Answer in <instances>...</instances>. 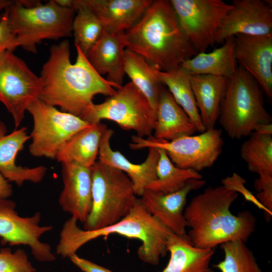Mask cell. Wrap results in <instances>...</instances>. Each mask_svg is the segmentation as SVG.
Returning <instances> with one entry per match:
<instances>
[{
  "mask_svg": "<svg viewBox=\"0 0 272 272\" xmlns=\"http://www.w3.org/2000/svg\"><path fill=\"white\" fill-rule=\"evenodd\" d=\"M76 61L70 60V45L64 39L52 45L39 76L42 87L39 98L60 107L61 111L80 117L94 102L98 94L111 96L115 86L100 75L86 55L76 46Z\"/></svg>",
  "mask_w": 272,
  "mask_h": 272,
  "instance_id": "cell-1",
  "label": "cell"
},
{
  "mask_svg": "<svg viewBox=\"0 0 272 272\" xmlns=\"http://www.w3.org/2000/svg\"><path fill=\"white\" fill-rule=\"evenodd\" d=\"M238 196L222 185L209 187L191 199L184 216L190 229L187 236L193 245L214 249L232 241L246 243L255 230L256 219L248 210L232 214L230 208Z\"/></svg>",
  "mask_w": 272,
  "mask_h": 272,
  "instance_id": "cell-2",
  "label": "cell"
},
{
  "mask_svg": "<svg viewBox=\"0 0 272 272\" xmlns=\"http://www.w3.org/2000/svg\"><path fill=\"white\" fill-rule=\"evenodd\" d=\"M124 35L126 48L161 71L178 69L198 53L184 33L170 1H153Z\"/></svg>",
  "mask_w": 272,
  "mask_h": 272,
  "instance_id": "cell-3",
  "label": "cell"
},
{
  "mask_svg": "<svg viewBox=\"0 0 272 272\" xmlns=\"http://www.w3.org/2000/svg\"><path fill=\"white\" fill-rule=\"evenodd\" d=\"M77 223L71 217L63 225L56 248V253L63 258H69L92 240L116 234L140 240L142 244L138 249L139 257L145 263L156 265L167 252V241L172 232L147 211L139 198L126 216L109 226L86 230L80 228Z\"/></svg>",
  "mask_w": 272,
  "mask_h": 272,
  "instance_id": "cell-4",
  "label": "cell"
},
{
  "mask_svg": "<svg viewBox=\"0 0 272 272\" xmlns=\"http://www.w3.org/2000/svg\"><path fill=\"white\" fill-rule=\"evenodd\" d=\"M263 91L256 81L242 66L227 80L218 120L232 139L248 137L260 124L271 123L266 110Z\"/></svg>",
  "mask_w": 272,
  "mask_h": 272,
  "instance_id": "cell-5",
  "label": "cell"
},
{
  "mask_svg": "<svg viewBox=\"0 0 272 272\" xmlns=\"http://www.w3.org/2000/svg\"><path fill=\"white\" fill-rule=\"evenodd\" d=\"M5 11L18 46L27 51L36 53L37 44L43 40L72 35L76 10L61 7L54 0L32 7L14 1Z\"/></svg>",
  "mask_w": 272,
  "mask_h": 272,
  "instance_id": "cell-6",
  "label": "cell"
},
{
  "mask_svg": "<svg viewBox=\"0 0 272 272\" xmlns=\"http://www.w3.org/2000/svg\"><path fill=\"white\" fill-rule=\"evenodd\" d=\"M92 208L84 229L94 230L115 224L126 216L137 198L133 184L123 172L99 161L91 168Z\"/></svg>",
  "mask_w": 272,
  "mask_h": 272,
  "instance_id": "cell-7",
  "label": "cell"
},
{
  "mask_svg": "<svg viewBox=\"0 0 272 272\" xmlns=\"http://www.w3.org/2000/svg\"><path fill=\"white\" fill-rule=\"evenodd\" d=\"M80 117L90 124L111 120L141 138L152 135L156 121V113L148 100L132 82L117 89L102 103H94Z\"/></svg>",
  "mask_w": 272,
  "mask_h": 272,
  "instance_id": "cell-8",
  "label": "cell"
},
{
  "mask_svg": "<svg viewBox=\"0 0 272 272\" xmlns=\"http://www.w3.org/2000/svg\"><path fill=\"white\" fill-rule=\"evenodd\" d=\"M131 142L129 146L132 150L162 149L176 166L198 172L214 165L224 146L222 131L216 127L198 135L183 136L170 141L152 135L146 139L133 135Z\"/></svg>",
  "mask_w": 272,
  "mask_h": 272,
  "instance_id": "cell-9",
  "label": "cell"
},
{
  "mask_svg": "<svg viewBox=\"0 0 272 272\" xmlns=\"http://www.w3.org/2000/svg\"><path fill=\"white\" fill-rule=\"evenodd\" d=\"M27 111L33 121L30 134V154L35 157L55 159L60 148L75 134L91 124L74 114L58 110L39 98Z\"/></svg>",
  "mask_w": 272,
  "mask_h": 272,
  "instance_id": "cell-10",
  "label": "cell"
},
{
  "mask_svg": "<svg viewBox=\"0 0 272 272\" xmlns=\"http://www.w3.org/2000/svg\"><path fill=\"white\" fill-rule=\"evenodd\" d=\"M41 87L40 77L13 51L0 52V102L11 114L15 129L22 122L28 107L39 97Z\"/></svg>",
  "mask_w": 272,
  "mask_h": 272,
  "instance_id": "cell-11",
  "label": "cell"
},
{
  "mask_svg": "<svg viewBox=\"0 0 272 272\" xmlns=\"http://www.w3.org/2000/svg\"><path fill=\"white\" fill-rule=\"evenodd\" d=\"M180 26L197 53L216 43L231 4L222 0H171Z\"/></svg>",
  "mask_w": 272,
  "mask_h": 272,
  "instance_id": "cell-12",
  "label": "cell"
},
{
  "mask_svg": "<svg viewBox=\"0 0 272 272\" xmlns=\"http://www.w3.org/2000/svg\"><path fill=\"white\" fill-rule=\"evenodd\" d=\"M41 214L20 216L15 202L0 197V238L1 243L10 246H28L36 259L40 262L55 260L51 246L40 240L44 234L52 230L51 225H41Z\"/></svg>",
  "mask_w": 272,
  "mask_h": 272,
  "instance_id": "cell-13",
  "label": "cell"
},
{
  "mask_svg": "<svg viewBox=\"0 0 272 272\" xmlns=\"http://www.w3.org/2000/svg\"><path fill=\"white\" fill-rule=\"evenodd\" d=\"M232 8L218 31L220 44L238 34L263 35L272 33V8L261 0H234Z\"/></svg>",
  "mask_w": 272,
  "mask_h": 272,
  "instance_id": "cell-14",
  "label": "cell"
},
{
  "mask_svg": "<svg viewBox=\"0 0 272 272\" xmlns=\"http://www.w3.org/2000/svg\"><path fill=\"white\" fill-rule=\"evenodd\" d=\"M235 57L239 65L272 98V33L263 35L238 34L234 36Z\"/></svg>",
  "mask_w": 272,
  "mask_h": 272,
  "instance_id": "cell-15",
  "label": "cell"
},
{
  "mask_svg": "<svg viewBox=\"0 0 272 272\" xmlns=\"http://www.w3.org/2000/svg\"><path fill=\"white\" fill-rule=\"evenodd\" d=\"M202 179L189 180L181 189L162 193L146 189L140 200L147 211L173 233L186 235L187 224L184 216L188 195L206 184Z\"/></svg>",
  "mask_w": 272,
  "mask_h": 272,
  "instance_id": "cell-16",
  "label": "cell"
},
{
  "mask_svg": "<svg viewBox=\"0 0 272 272\" xmlns=\"http://www.w3.org/2000/svg\"><path fill=\"white\" fill-rule=\"evenodd\" d=\"M63 189L58 202L61 209L84 223L92 208L91 168L74 163H62Z\"/></svg>",
  "mask_w": 272,
  "mask_h": 272,
  "instance_id": "cell-17",
  "label": "cell"
},
{
  "mask_svg": "<svg viewBox=\"0 0 272 272\" xmlns=\"http://www.w3.org/2000/svg\"><path fill=\"white\" fill-rule=\"evenodd\" d=\"M30 139L26 127L16 128L7 133L6 124L0 120V173L8 181L19 186L26 181L41 182L47 170L44 166L28 167L16 164L18 154Z\"/></svg>",
  "mask_w": 272,
  "mask_h": 272,
  "instance_id": "cell-18",
  "label": "cell"
},
{
  "mask_svg": "<svg viewBox=\"0 0 272 272\" xmlns=\"http://www.w3.org/2000/svg\"><path fill=\"white\" fill-rule=\"evenodd\" d=\"M113 130L107 128L101 139L98 158L100 162L125 173L133 184L135 195L141 196L147 186L157 179L156 168L159 158L157 148H149L145 161L141 164L129 161L120 152L110 146Z\"/></svg>",
  "mask_w": 272,
  "mask_h": 272,
  "instance_id": "cell-19",
  "label": "cell"
},
{
  "mask_svg": "<svg viewBox=\"0 0 272 272\" xmlns=\"http://www.w3.org/2000/svg\"><path fill=\"white\" fill-rule=\"evenodd\" d=\"M124 33H111L104 30L86 55L94 70L101 76L107 75L106 80L116 89L122 86L125 75Z\"/></svg>",
  "mask_w": 272,
  "mask_h": 272,
  "instance_id": "cell-20",
  "label": "cell"
},
{
  "mask_svg": "<svg viewBox=\"0 0 272 272\" xmlns=\"http://www.w3.org/2000/svg\"><path fill=\"white\" fill-rule=\"evenodd\" d=\"M101 22L104 30L124 33L142 17L153 0H80Z\"/></svg>",
  "mask_w": 272,
  "mask_h": 272,
  "instance_id": "cell-21",
  "label": "cell"
},
{
  "mask_svg": "<svg viewBox=\"0 0 272 272\" xmlns=\"http://www.w3.org/2000/svg\"><path fill=\"white\" fill-rule=\"evenodd\" d=\"M170 258L161 272H216L210 266L214 249L193 245L186 235L171 232L167 241Z\"/></svg>",
  "mask_w": 272,
  "mask_h": 272,
  "instance_id": "cell-22",
  "label": "cell"
},
{
  "mask_svg": "<svg viewBox=\"0 0 272 272\" xmlns=\"http://www.w3.org/2000/svg\"><path fill=\"white\" fill-rule=\"evenodd\" d=\"M154 137L168 141L193 135L196 127L168 90L163 85L159 99Z\"/></svg>",
  "mask_w": 272,
  "mask_h": 272,
  "instance_id": "cell-23",
  "label": "cell"
},
{
  "mask_svg": "<svg viewBox=\"0 0 272 272\" xmlns=\"http://www.w3.org/2000/svg\"><path fill=\"white\" fill-rule=\"evenodd\" d=\"M189 79L196 106L205 129L215 127L228 79L210 75L189 76Z\"/></svg>",
  "mask_w": 272,
  "mask_h": 272,
  "instance_id": "cell-24",
  "label": "cell"
},
{
  "mask_svg": "<svg viewBox=\"0 0 272 272\" xmlns=\"http://www.w3.org/2000/svg\"><path fill=\"white\" fill-rule=\"evenodd\" d=\"M179 67L189 76L210 75L229 79L238 67L234 37L226 39L220 47L212 52L198 53Z\"/></svg>",
  "mask_w": 272,
  "mask_h": 272,
  "instance_id": "cell-25",
  "label": "cell"
},
{
  "mask_svg": "<svg viewBox=\"0 0 272 272\" xmlns=\"http://www.w3.org/2000/svg\"><path fill=\"white\" fill-rule=\"evenodd\" d=\"M107 128L101 123L91 124L73 135L59 149L55 159L91 168L96 163L103 133Z\"/></svg>",
  "mask_w": 272,
  "mask_h": 272,
  "instance_id": "cell-26",
  "label": "cell"
},
{
  "mask_svg": "<svg viewBox=\"0 0 272 272\" xmlns=\"http://www.w3.org/2000/svg\"><path fill=\"white\" fill-rule=\"evenodd\" d=\"M156 69L139 54L127 48L125 49V74L130 78L131 82L146 97L156 113L163 85L156 75Z\"/></svg>",
  "mask_w": 272,
  "mask_h": 272,
  "instance_id": "cell-27",
  "label": "cell"
},
{
  "mask_svg": "<svg viewBox=\"0 0 272 272\" xmlns=\"http://www.w3.org/2000/svg\"><path fill=\"white\" fill-rule=\"evenodd\" d=\"M155 73L161 84L168 87L175 101L190 118L197 131L204 132L206 129L196 106L189 76L179 67L168 71H161L156 69Z\"/></svg>",
  "mask_w": 272,
  "mask_h": 272,
  "instance_id": "cell-28",
  "label": "cell"
},
{
  "mask_svg": "<svg viewBox=\"0 0 272 272\" xmlns=\"http://www.w3.org/2000/svg\"><path fill=\"white\" fill-rule=\"evenodd\" d=\"M158 149L159 158L156 168L157 179L146 189L169 193L181 189L190 179H202V175L198 172L176 166L163 149Z\"/></svg>",
  "mask_w": 272,
  "mask_h": 272,
  "instance_id": "cell-29",
  "label": "cell"
},
{
  "mask_svg": "<svg viewBox=\"0 0 272 272\" xmlns=\"http://www.w3.org/2000/svg\"><path fill=\"white\" fill-rule=\"evenodd\" d=\"M248 137L240 150L248 170L258 175H272V135L253 132Z\"/></svg>",
  "mask_w": 272,
  "mask_h": 272,
  "instance_id": "cell-30",
  "label": "cell"
},
{
  "mask_svg": "<svg viewBox=\"0 0 272 272\" xmlns=\"http://www.w3.org/2000/svg\"><path fill=\"white\" fill-rule=\"evenodd\" d=\"M76 13L73 23L75 46L86 55L99 38L104 27L95 14L80 0H74Z\"/></svg>",
  "mask_w": 272,
  "mask_h": 272,
  "instance_id": "cell-31",
  "label": "cell"
},
{
  "mask_svg": "<svg viewBox=\"0 0 272 272\" xmlns=\"http://www.w3.org/2000/svg\"><path fill=\"white\" fill-rule=\"evenodd\" d=\"M221 247L224 259L214 265L221 272H262L253 252L245 242L232 241Z\"/></svg>",
  "mask_w": 272,
  "mask_h": 272,
  "instance_id": "cell-32",
  "label": "cell"
},
{
  "mask_svg": "<svg viewBox=\"0 0 272 272\" xmlns=\"http://www.w3.org/2000/svg\"><path fill=\"white\" fill-rule=\"evenodd\" d=\"M36 270L23 249H18L13 252L8 247L0 249V272H35Z\"/></svg>",
  "mask_w": 272,
  "mask_h": 272,
  "instance_id": "cell-33",
  "label": "cell"
},
{
  "mask_svg": "<svg viewBox=\"0 0 272 272\" xmlns=\"http://www.w3.org/2000/svg\"><path fill=\"white\" fill-rule=\"evenodd\" d=\"M246 180L237 173H233L231 176H228L222 181V185L227 189L235 191L238 194H241L246 201L254 204L259 209L264 212L265 217L269 218L272 216V212L265 208L256 198L244 184Z\"/></svg>",
  "mask_w": 272,
  "mask_h": 272,
  "instance_id": "cell-34",
  "label": "cell"
},
{
  "mask_svg": "<svg viewBox=\"0 0 272 272\" xmlns=\"http://www.w3.org/2000/svg\"><path fill=\"white\" fill-rule=\"evenodd\" d=\"M254 180V186L257 191L258 200L272 212V175L261 174Z\"/></svg>",
  "mask_w": 272,
  "mask_h": 272,
  "instance_id": "cell-35",
  "label": "cell"
},
{
  "mask_svg": "<svg viewBox=\"0 0 272 272\" xmlns=\"http://www.w3.org/2000/svg\"><path fill=\"white\" fill-rule=\"evenodd\" d=\"M18 47L16 37L10 28L4 11L0 19V52L6 50L14 51Z\"/></svg>",
  "mask_w": 272,
  "mask_h": 272,
  "instance_id": "cell-36",
  "label": "cell"
},
{
  "mask_svg": "<svg viewBox=\"0 0 272 272\" xmlns=\"http://www.w3.org/2000/svg\"><path fill=\"white\" fill-rule=\"evenodd\" d=\"M69 258L75 265L84 272H113L90 260L79 256L76 253L71 255Z\"/></svg>",
  "mask_w": 272,
  "mask_h": 272,
  "instance_id": "cell-37",
  "label": "cell"
},
{
  "mask_svg": "<svg viewBox=\"0 0 272 272\" xmlns=\"http://www.w3.org/2000/svg\"><path fill=\"white\" fill-rule=\"evenodd\" d=\"M12 185L0 173V197L9 198L13 194Z\"/></svg>",
  "mask_w": 272,
  "mask_h": 272,
  "instance_id": "cell-38",
  "label": "cell"
},
{
  "mask_svg": "<svg viewBox=\"0 0 272 272\" xmlns=\"http://www.w3.org/2000/svg\"><path fill=\"white\" fill-rule=\"evenodd\" d=\"M254 132L262 134L272 135V123L260 124L256 128Z\"/></svg>",
  "mask_w": 272,
  "mask_h": 272,
  "instance_id": "cell-39",
  "label": "cell"
},
{
  "mask_svg": "<svg viewBox=\"0 0 272 272\" xmlns=\"http://www.w3.org/2000/svg\"><path fill=\"white\" fill-rule=\"evenodd\" d=\"M55 2L61 7L67 8H74V0H54ZM75 9V8H74Z\"/></svg>",
  "mask_w": 272,
  "mask_h": 272,
  "instance_id": "cell-40",
  "label": "cell"
},
{
  "mask_svg": "<svg viewBox=\"0 0 272 272\" xmlns=\"http://www.w3.org/2000/svg\"><path fill=\"white\" fill-rule=\"evenodd\" d=\"M13 1V0H0V19L2 17L3 13L5 10L9 6Z\"/></svg>",
  "mask_w": 272,
  "mask_h": 272,
  "instance_id": "cell-41",
  "label": "cell"
}]
</instances>
